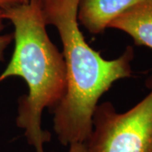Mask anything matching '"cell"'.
<instances>
[{
	"instance_id": "obj_1",
	"label": "cell",
	"mask_w": 152,
	"mask_h": 152,
	"mask_svg": "<svg viewBox=\"0 0 152 152\" xmlns=\"http://www.w3.org/2000/svg\"><path fill=\"white\" fill-rule=\"evenodd\" d=\"M80 0H41L47 25L56 27L64 47L66 92L53 112V129L64 145L85 144L101 96L118 80L132 76L133 47L118 58L107 60L87 43L78 24Z\"/></svg>"
},
{
	"instance_id": "obj_2",
	"label": "cell",
	"mask_w": 152,
	"mask_h": 152,
	"mask_svg": "<svg viewBox=\"0 0 152 152\" xmlns=\"http://www.w3.org/2000/svg\"><path fill=\"white\" fill-rule=\"evenodd\" d=\"M3 12L14 26L15 46L0 83L11 76L26 82L28 94L19 99L16 124L25 129L28 143L36 151L44 152L51 134L42 129V113L45 108L53 110L66 92L64 55L48 35L41 0L11 6Z\"/></svg>"
},
{
	"instance_id": "obj_3",
	"label": "cell",
	"mask_w": 152,
	"mask_h": 152,
	"mask_svg": "<svg viewBox=\"0 0 152 152\" xmlns=\"http://www.w3.org/2000/svg\"><path fill=\"white\" fill-rule=\"evenodd\" d=\"M146 86L149 94L125 113L108 102L96 106L87 152H152V73Z\"/></svg>"
},
{
	"instance_id": "obj_4",
	"label": "cell",
	"mask_w": 152,
	"mask_h": 152,
	"mask_svg": "<svg viewBox=\"0 0 152 152\" xmlns=\"http://www.w3.org/2000/svg\"><path fill=\"white\" fill-rule=\"evenodd\" d=\"M141 0H80L78 20L88 31L103 32L120 15Z\"/></svg>"
},
{
	"instance_id": "obj_5",
	"label": "cell",
	"mask_w": 152,
	"mask_h": 152,
	"mask_svg": "<svg viewBox=\"0 0 152 152\" xmlns=\"http://www.w3.org/2000/svg\"><path fill=\"white\" fill-rule=\"evenodd\" d=\"M127 33L136 46L152 48V0H141L109 25Z\"/></svg>"
},
{
	"instance_id": "obj_6",
	"label": "cell",
	"mask_w": 152,
	"mask_h": 152,
	"mask_svg": "<svg viewBox=\"0 0 152 152\" xmlns=\"http://www.w3.org/2000/svg\"><path fill=\"white\" fill-rule=\"evenodd\" d=\"M5 18L4 15L3 10H0V32L4 30V21ZM14 40V35L13 34H4L1 35L0 34V61L4 60V51L7 48V47Z\"/></svg>"
},
{
	"instance_id": "obj_7",
	"label": "cell",
	"mask_w": 152,
	"mask_h": 152,
	"mask_svg": "<svg viewBox=\"0 0 152 152\" xmlns=\"http://www.w3.org/2000/svg\"><path fill=\"white\" fill-rule=\"evenodd\" d=\"M23 0H0V10H5L11 6L23 4Z\"/></svg>"
},
{
	"instance_id": "obj_8",
	"label": "cell",
	"mask_w": 152,
	"mask_h": 152,
	"mask_svg": "<svg viewBox=\"0 0 152 152\" xmlns=\"http://www.w3.org/2000/svg\"><path fill=\"white\" fill-rule=\"evenodd\" d=\"M69 152H87L86 146L82 143H75L72 144L69 147Z\"/></svg>"
},
{
	"instance_id": "obj_9",
	"label": "cell",
	"mask_w": 152,
	"mask_h": 152,
	"mask_svg": "<svg viewBox=\"0 0 152 152\" xmlns=\"http://www.w3.org/2000/svg\"><path fill=\"white\" fill-rule=\"evenodd\" d=\"M24 1V3H28L29 1H31V0H23Z\"/></svg>"
}]
</instances>
